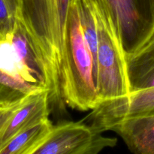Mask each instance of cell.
Masks as SVG:
<instances>
[{"label": "cell", "instance_id": "2", "mask_svg": "<svg viewBox=\"0 0 154 154\" xmlns=\"http://www.w3.org/2000/svg\"><path fill=\"white\" fill-rule=\"evenodd\" d=\"M61 92L64 104L72 109L87 111L99 105L94 60L76 0L69 8L65 33Z\"/></svg>", "mask_w": 154, "mask_h": 154}, {"label": "cell", "instance_id": "6", "mask_svg": "<svg viewBox=\"0 0 154 154\" xmlns=\"http://www.w3.org/2000/svg\"><path fill=\"white\" fill-rule=\"evenodd\" d=\"M150 114H154V87L102 102L83 121L102 133L125 119Z\"/></svg>", "mask_w": 154, "mask_h": 154}, {"label": "cell", "instance_id": "9", "mask_svg": "<svg viewBox=\"0 0 154 154\" xmlns=\"http://www.w3.org/2000/svg\"><path fill=\"white\" fill-rule=\"evenodd\" d=\"M130 93L154 87V32L144 44L126 53Z\"/></svg>", "mask_w": 154, "mask_h": 154}, {"label": "cell", "instance_id": "3", "mask_svg": "<svg viewBox=\"0 0 154 154\" xmlns=\"http://www.w3.org/2000/svg\"><path fill=\"white\" fill-rule=\"evenodd\" d=\"M98 35L96 89L99 105L130 93L126 51L111 11L103 0H92Z\"/></svg>", "mask_w": 154, "mask_h": 154}, {"label": "cell", "instance_id": "7", "mask_svg": "<svg viewBox=\"0 0 154 154\" xmlns=\"http://www.w3.org/2000/svg\"><path fill=\"white\" fill-rule=\"evenodd\" d=\"M111 11L126 53L144 44L154 32V19L142 0H103Z\"/></svg>", "mask_w": 154, "mask_h": 154}, {"label": "cell", "instance_id": "12", "mask_svg": "<svg viewBox=\"0 0 154 154\" xmlns=\"http://www.w3.org/2000/svg\"><path fill=\"white\" fill-rule=\"evenodd\" d=\"M54 124L49 117L14 136L0 150V154H32L35 149L45 139Z\"/></svg>", "mask_w": 154, "mask_h": 154}, {"label": "cell", "instance_id": "13", "mask_svg": "<svg viewBox=\"0 0 154 154\" xmlns=\"http://www.w3.org/2000/svg\"><path fill=\"white\" fill-rule=\"evenodd\" d=\"M19 0H0V41L8 40L17 22Z\"/></svg>", "mask_w": 154, "mask_h": 154}, {"label": "cell", "instance_id": "8", "mask_svg": "<svg viewBox=\"0 0 154 154\" xmlns=\"http://www.w3.org/2000/svg\"><path fill=\"white\" fill-rule=\"evenodd\" d=\"M50 90H45L27 97L8 119L0 131V150L21 131L49 117Z\"/></svg>", "mask_w": 154, "mask_h": 154}, {"label": "cell", "instance_id": "14", "mask_svg": "<svg viewBox=\"0 0 154 154\" xmlns=\"http://www.w3.org/2000/svg\"><path fill=\"white\" fill-rule=\"evenodd\" d=\"M25 99H24V100H25ZM23 101L19 102V103H17L11 105H0V131H1L2 128L4 126L5 123V122L8 120V119L11 117L12 113L15 111V109H16Z\"/></svg>", "mask_w": 154, "mask_h": 154}, {"label": "cell", "instance_id": "11", "mask_svg": "<svg viewBox=\"0 0 154 154\" xmlns=\"http://www.w3.org/2000/svg\"><path fill=\"white\" fill-rule=\"evenodd\" d=\"M9 40L27 70L50 90L49 79L45 64L35 49L26 30L18 17L16 26Z\"/></svg>", "mask_w": 154, "mask_h": 154}, {"label": "cell", "instance_id": "5", "mask_svg": "<svg viewBox=\"0 0 154 154\" xmlns=\"http://www.w3.org/2000/svg\"><path fill=\"white\" fill-rule=\"evenodd\" d=\"M45 90L48 89L23 66L11 41H0V105L19 103Z\"/></svg>", "mask_w": 154, "mask_h": 154}, {"label": "cell", "instance_id": "10", "mask_svg": "<svg viewBox=\"0 0 154 154\" xmlns=\"http://www.w3.org/2000/svg\"><path fill=\"white\" fill-rule=\"evenodd\" d=\"M111 131L118 134L135 154H154V114L125 119Z\"/></svg>", "mask_w": 154, "mask_h": 154}, {"label": "cell", "instance_id": "4", "mask_svg": "<svg viewBox=\"0 0 154 154\" xmlns=\"http://www.w3.org/2000/svg\"><path fill=\"white\" fill-rule=\"evenodd\" d=\"M117 144V138L103 136L83 120L66 121L54 125L32 154H97Z\"/></svg>", "mask_w": 154, "mask_h": 154}, {"label": "cell", "instance_id": "1", "mask_svg": "<svg viewBox=\"0 0 154 154\" xmlns=\"http://www.w3.org/2000/svg\"><path fill=\"white\" fill-rule=\"evenodd\" d=\"M73 0H19L17 17L43 61L49 79L51 105L61 107L65 33Z\"/></svg>", "mask_w": 154, "mask_h": 154}, {"label": "cell", "instance_id": "15", "mask_svg": "<svg viewBox=\"0 0 154 154\" xmlns=\"http://www.w3.org/2000/svg\"><path fill=\"white\" fill-rule=\"evenodd\" d=\"M142 1L149 9L154 19V0H142Z\"/></svg>", "mask_w": 154, "mask_h": 154}]
</instances>
